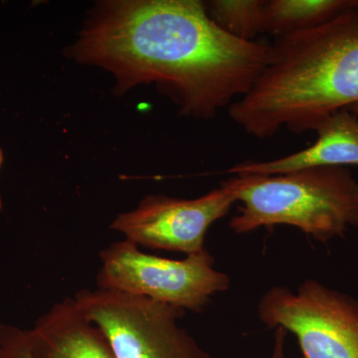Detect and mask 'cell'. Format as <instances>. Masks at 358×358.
I'll return each instance as SVG.
<instances>
[{
	"label": "cell",
	"instance_id": "obj_1",
	"mask_svg": "<svg viewBox=\"0 0 358 358\" xmlns=\"http://www.w3.org/2000/svg\"><path fill=\"white\" fill-rule=\"evenodd\" d=\"M270 44L238 39L197 0H120L96 6L71 54L117 78V91L155 84L181 114L210 120L251 90Z\"/></svg>",
	"mask_w": 358,
	"mask_h": 358
},
{
	"label": "cell",
	"instance_id": "obj_2",
	"mask_svg": "<svg viewBox=\"0 0 358 358\" xmlns=\"http://www.w3.org/2000/svg\"><path fill=\"white\" fill-rule=\"evenodd\" d=\"M265 69L228 108L254 138L315 131L358 103V0L317 27L275 38Z\"/></svg>",
	"mask_w": 358,
	"mask_h": 358
},
{
	"label": "cell",
	"instance_id": "obj_3",
	"mask_svg": "<svg viewBox=\"0 0 358 358\" xmlns=\"http://www.w3.org/2000/svg\"><path fill=\"white\" fill-rule=\"evenodd\" d=\"M228 181L241 202L229 223L237 234L289 225L324 243L358 227V179L345 167L243 174Z\"/></svg>",
	"mask_w": 358,
	"mask_h": 358
},
{
	"label": "cell",
	"instance_id": "obj_4",
	"mask_svg": "<svg viewBox=\"0 0 358 358\" xmlns=\"http://www.w3.org/2000/svg\"><path fill=\"white\" fill-rule=\"evenodd\" d=\"M96 288L145 296L199 313L212 296L230 288L229 275L214 268L215 259L205 249L181 260L143 253L124 239L100 252Z\"/></svg>",
	"mask_w": 358,
	"mask_h": 358
},
{
	"label": "cell",
	"instance_id": "obj_5",
	"mask_svg": "<svg viewBox=\"0 0 358 358\" xmlns=\"http://www.w3.org/2000/svg\"><path fill=\"white\" fill-rule=\"evenodd\" d=\"M74 300L105 334L117 358H212L178 324L182 308L99 288L77 292Z\"/></svg>",
	"mask_w": 358,
	"mask_h": 358
},
{
	"label": "cell",
	"instance_id": "obj_6",
	"mask_svg": "<svg viewBox=\"0 0 358 358\" xmlns=\"http://www.w3.org/2000/svg\"><path fill=\"white\" fill-rule=\"evenodd\" d=\"M257 313L268 329L293 334L303 358H358V300L319 281L272 287Z\"/></svg>",
	"mask_w": 358,
	"mask_h": 358
},
{
	"label": "cell",
	"instance_id": "obj_7",
	"mask_svg": "<svg viewBox=\"0 0 358 358\" xmlns=\"http://www.w3.org/2000/svg\"><path fill=\"white\" fill-rule=\"evenodd\" d=\"M235 202L236 193L228 180L195 199L148 195L134 210L119 214L110 227L138 247L192 255L206 249L207 231Z\"/></svg>",
	"mask_w": 358,
	"mask_h": 358
},
{
	"label": "cell",
	"instance_id": "obj_8",
	"mask_svg": "<svg viewBox=\"0 0 358 358\" xmlns=\"http://www.w3.org/2000/svg\"><path fill=\"white\" fill-rule=\"evenodd\" d=\"M22 338L34 358H117L103 331L90 322L74 298L56 303Z\"/></svg>",
	"mask_w": 358,
	"mask_h": 358
},
{
	"label": "cell",
	"instance_id": "obj_9",
	"mask_svg": "<svg viewBox=\"0 0 358 358\" xmlns=\"http://www.w3.org/2000/svg\"><path fill=\"white\" fill-rule=\"evenodd\" d=\"M317 141L301 152L268 162H240L226 173L274 176L315 167L358 166V115L341 110L315 129Z\"/></svg>",
	"mask_w": 358,
	"mask_h": 358
},
{
	"label": "cell",
	"instance_id": "obj_10",
	"mask_svg": "<svg viewBox=\"0 0 358 358\" xmlns=\"http://www.w3.org/2000/svg\"><path fill=\"white\" fill-rule=\"evenodd\" d=\"M355 0H266L264 33L275 38L317 27L343 13Z\"/></svg>",
	"mask_w": 358,
	"mask_h": 358
},
{
	"label": "cell",
	"instance_id": "obj_11",
	"mask_svg": "<svg viewBox=\"0 0 358 358\" xmlns=\"http://www.w3.org/2000/svg\"><path fill=\"white\" fill-rule=\"evenodd\" d=\"M266 0H212L204 2L210 20L228 34L255 41L264 33Z\"/></svg>",
	"mask_w": 358,
	"mask_h": 358
},
{
	"label": "cell",
	"instance_id": "obj_12",
	"mask_svg": "<svg viewBox=\"0 0 358 358\" xmlns=\"http://www.w3.org/2000/svg\"><path fill=\"white\" fill-rule=\"evenodd\" d=\"M0 348L8 358H34L22 338V329L13 324H0Z\"/></svg>",
	"mask_w": 358,
	"mask_h": 358
},
{
	"label": "cell",
	"instance_id": "obj_13",
	"mask_svg": "<svg viewBox=\"0 0 358 358\" xmlns=\"http://www.w3.org/2000/svg\"><path fill=\"white\" fill-rule=\"evenodd\" d=\"M287 336L288 333L282 327L275 329L274 343L268 358H289L286 352Z\"/></svg>",
	"mask_w": 358,
	"mask_h": 358
},
{
	"label": "cell",
	"instance_id": "obj_14",
	"mask_svg": "<svg viewBox=\"0 0 358 358\" xmlns=\"http://www.w3.org/2000/svg\"><path fill=\"white\" fill-rule=\"evenodd\" d=\"M2 162H3V152H2L1 148H0V169H1ZM2 208V199L1 195H0V210Z\"/></svg>",
	"mask_w": 358,
	"mask_h": 358
},
{
	"label": "cell",
	"instance_id": "obj_15",
	"mask_svg": "<svg viewBox=\"0 0 358 358\" xmlns=\"http://www.w3.org/2000/svg\"><path fill=\"white\" fill-rule=\"evenodd\" d=\"M348 110H350V112H352L353 114L358 115V103L353 105L352 107L350 108Z\"/></svg>",
	"mask_w": 358,
	"mask_h": 358
},
{
	"label": "cell",
	"instance_id": "obj_16",
	"mask_svg": "<svg viewBox=\"0 0 358 358\" xmlns=\"http://www.w3.org/2000/svg\"><path fill=\"white\" fill-rule=\"evenodd\" d=\"M0 358H8L4 355V352H2L1 348H0Z\"/></svg>",
	"mask_w": 358,
	"mask_h": 358
}]
</instances>
